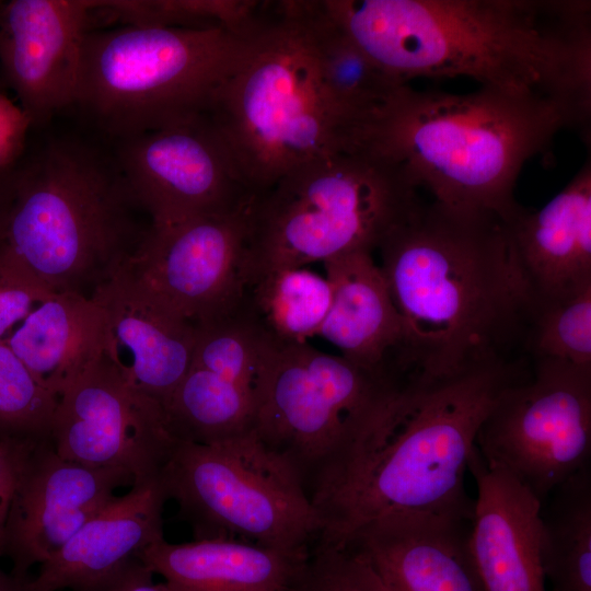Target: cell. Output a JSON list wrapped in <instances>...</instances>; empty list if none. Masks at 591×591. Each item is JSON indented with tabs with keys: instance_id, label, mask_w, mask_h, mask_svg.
Returning a JSON list of instances; mask_svg holds the SVG:
<instances>
[{
	"instance_id": "obj_1",
	"label": "cell",
	"mask_w": 591,
	"mask_h": 591,
	"mask_svg": "<svg viewBox=\"0 0 591 591\" xmlns=\"http://www.w3.org/2000/svg\"><path fill=\"white\" fill-rule=\"evenodd\" d=\"M414 379L529 358L533 299L499 215L421 201L378 247Z\"/></svg>"
},
{
	"instance_id": "obj_2",
	"label": "cell",
	"mask_w": 591,
	"mask_h": 591,
	"mask_svg": "<svg viewBox=\"0 0 591 591\" xmlns=\"http://www.w3.org/2000/svg\"><path fill=\"white\" fill-rule=\"evenodd\" d=\"M381 67L569 103L591 114V5L580 0H324Z\"/></svg>"
},
{
	"instance_id": "obj_3",
	"label": "cell",
	"mask_w": 591,
	"mask_h": 591,
	"mask_svg": "<svg viewBox=\"0 0 591 591\" xmlns=\"http://www.w3.org/2000/svg\"><path fill=\"white\" fill-rule=\"evenodd\" d=\"M531 361L454 378L412 380L391 398L313 498L320 543L343 544L360 526L391 515L473 517L465 474L480 424Z\"/></svg>"
},
{
	"instance_id": "obj_4",
	"label": "cell",
	"mask_w": 591,
	"mask_h": 591,
	"mask_svg": "<svg viewBox=\"0 0 591 591\" xmlns=\"http://www.w3.org/2000/svg\"><path fill=\"white\" fill-rule=\"evenodd\" d=\"M570 127L589 139L590 114L559 100L404 84L352 129L350 142L401 166L433 200L508 222L524 208L514 197L523 165Z\"/></svg>"
},
{
	"instance_id": "obj_5",
	"label": "cell",
	"mask_w": 591,
	"mask_h": 591,
	"mask_svg": "<svg viewBox=\"0 0 591 591\" xmlns=\"http://www.w3.org/2000/svg\"><path fill=\"white\" fill-rule=\"evenodd\" d=\"M140 213L100 153L53 141L5 185L0 251L49 293L91 299L135 254L151 224Z\"/></svg>"
},
{
	"instance_id": "obj_6",
	"label": "cell",
	"mask_w": 591,
	"mask_h": 591,
	"mask_svg": "<svg viewBox=\"0 0 591 591\" xmlns=\"http://www.w3.org/2000/svg\"><path fill=\"white\" fill-rule=\"evenodd\" d=\"M252 196L346 149L320 85L304 1L260 2L248 49L206 116Z\"/></svg>"
},
{
	"instance_id": "obj_7",
	"label": "cell",
	"mask_w": 591,
	"mask_h": 591,
	"mask_svg": "<svg viewBox=\"0 0 591 591\" xmlns=\"http://www.w3.org/2000/svg\"><path fill=\"white\" fill-rule=\"evenodd\" d=\"M256 24L89 30L73 105L120 140L205 118L245 56Z\"/></svg>"
},
{
	"instance_id": "obj_8",
	"label": "cell",
	"mask_w": 591,
	"mask_h": 591,
	"mask_svg": "<svg viewBox=\"0 0 591 591\" xmlns=\"http://www.w3.org/2000/svg\"><path fill=\"white\" fill-rule=\"evenodd\" d=\"M420 202L401 166L359 146L303 164L251 201L248 282L278 268L372 253Z\"/></svg>"
},
{
	"instance_id": "obj_9",
	"label": "cell",
	"mask_w": 591,
	"mask_h": 591,
	"mask_svg": "<svg viewBox=\"0 0 591 591\" xmlns=\"http://www.w3.org/2000/svg\"><path fill=\"white\" fill-rule=\"evenodd\" d=\"M404 384L308 343L271 345L253 391L252 430L313 502Z\"/></svg>"
},
{
	"instance_id": "obj_10",
	"label": "cell",
	"mask_w": 591,
	"mask_h": 591,
	"mask_svg": "<svg viewBox=\"0 0 591 591\" xmlns=\"http://www.w3.org/2000/svg\"><path fill=\"white\" fill-rule=\"evenodd\" d=\"M159 476L196 540L308 552L322 532L297 473L253 431L209 445L177 441Z\"/></svg>"
},
{
	"instance_id": "obj_11",
	"label": "cell",
	"mask_w": 591,
	"mask_h": 591,
	"mask_svg": "<svg viewBox=\"0 0 591 591\" xmlns=\"http://www.w3.org/2000/svg\"><path fill=\"white\" fill-rule=\"evenodd\" d=\"M475 445L542 502L591 455V369L531 360L480 424Z\"/></svg>"
},
{
	"instance_id": "obj_12",
	"label": "cell",
	"mask_w": 591,
	"mask_h": 591,
	"mask_svg": "<svg viewBox=\"0 0 591 591\" xmlns=\"http://www.w3.org/2000/svg\"><path fill=\"white\" fill-rule=\"evenodd\" d=\"M251 201L227 213L150 224L123 269L194 326L230 315L248 283Z\"/></svg>"
},
{
	"instance_id": "obj_13",
	"label": "cell",
	"mask_w": 591,
	"mask_h": 591,
	"mask_svg": "<svg viewBox=\"0 0 591 591\" xmlns=\"http://www.w3.org/2000/svg\"><path fill=\"white\" fill-rule=\"evenodd\" d=\"M50 440L61 457L124 472L134 484L158 477L177 442L163 407L103 351L58 398Z\"/></svg>"
},
{
	"instance_id": "obj_14",
	"label": "cell",
	"mask_w": 591,
	"mask_h": 591,
	"mask_svg": "<svg viewBox=\"0 0 591 591\" xmlns=\"http://www.w3.org/2000/svg\"><path fill=\"white\" fill-rule=\"evenodd\" d=\"M120 141L118 170L151 224L231 212L254 197L206 117Z\"/></svg>"
},
{
	"instance_id": "obj_15",
	"label": "cell",
	"mask_w": 591,
	"mask_h": 591,
	"mask_svg": "<svg viewBox=\"0 0 591 591\" xmlns=\"http://www.w3.org/2000/svg\"><path fill=\"white\" fill-rule=\"evenodd\" d=\"M126 485L134 480L124 472L61 457L50 436L25 438L4 542L12 571L28 576L30 568L54 556Z\"/></svg>"
},
{
	"instance_id": "obj_16",
	"label": "cell",
	"mask_w": 591,
	"mask_h": 591,
	"mask_svg": "<svg viewBox=\"0 0 591 591\" xmlns=\"http://www.w3.org/2000/svg\"><path fill=\"white\" fill-rule=\"evenodd\" d=\"M95 1L12 0L0 10V62L33 124L73 105Z\"/></svg>"
},
{
	"instance_id": "obj_17",
	"label": "cell",
	"mask_w": 591,
	"mask_h": 591,
	"mask_svg": "<svg viewBox=\"0 0 591 591\" xmlns=\"http://www.w3.org/2000/svg\"><path fill=\"white\" fill-rule=\"evenodd\" d=\"M103 318V354L139 392L164 409L192 366L195 326L126 269L91 298Z\"/></svg>"
},
{
	"instance_id": "obj_18",
	"label": "cell",
	"mask_w": 591,
	"mask_h": 591,
	"mask_svg": "<svg viewBox=\"0 0 591 591\" xmlns=\"http://www.w3.org/2000/svg\"><path fill=\"white\" fill-rule=\"evenodd\" d=\"M472 518L391 515L360 526L344 543L366 555L390 591H485L470 546Z\"/></svg>"
},
{
	"instance_id": "obj_19",
	"label": "cell",
	"mask_w": 591,
	"mask_h": 591,
	"mask_svg": "<svg viewBox=\"0 0 591 591\" xmlns=\"http://www.w3.org/2000/svg\"><path fill=\"white\" fill-rule=\"evenodd\" d=\"M468 471L477 486L470 546L485 591H546L542 501L476 445Z\"/></svg>"
},
{
	"instance_id": "obj_20",
	"label": "cell",
	"mask_w": 591,
	"mask_h": 591,
	"mask_svg": "<svg viewBox=\"0 0 591 591\" xmlns=\"http://www.w3.org/2000/svg\"><path fill=\"white\" fill-rule=\"evenodd\" d=\"M323 265L332 303L318 336L374 374L412 380L404 322L372 253L356 251Z\"/></svg>"
},
{
	"instance_id": "obj_21",
	"label": "cell",
	"mask_w": 591,
	"mask_h": 591,
	"mask_svg": "<svg viewBox=\"0 0 591 591\" xmlns=\"http://www.w3.org/2000/svg\"><path fill=\"white\" fill-rule=\"evenodd\" d=\"M533 301L591 285V163L543 208L507 222Z\"/></svg>"
},
{
	"instance_id": "obj_22",
	"label": "cell",
	"mask_w": 591,
	"mask_h": 591,
	"mask_svg": "<svg viewBox=\"0 0 591 591\" xmlns=\"http://www.w3.org/2000/svg\"><path fill=\"white\" fill-rule=\"evenodd\" d=\"M160 476L111 499L32 578L35 591H71L116 570L164 537Z\"/></svg>"
},
{
	"instance_id": "obj_23",
	"label": "cell",
	"mask_w": 591,
	"mask_h": 591,
	"mask_svg": "<svg viewBox=\"0 0 591 591\" xmlns=\"http://www.w3.org/2000/svg\"><path fill=\"white\" fill-rule=\"evenodd\" d=\"M309 551L230 538L172 544L162 537L138 558L174 591H289Z\"/></svg>"
},
{
	"instance_id": "obj_24",
	"label": "cell",
	"mask_w": 591,
	"mask_h": 591,
	"mask_svg": "<svg viewBox=\"0 0 591 591\" xmlns=\"http://www.w3.org/2000/svg\"><path fill=\"white\" fill-rule=\"evenodd\" d=\"M5 344L59 398L103 351L101 310L92 299L55 294L23 320Z\"/></svg>"
},
{
	"instance_id": "obj_25",
	"label": "cell",
	"mask_w": 591,
	"mask_h": 591,
	"mask_svg": "<svg viewBox=\"0 0 591 591\" xmlns=\"http://www.w3.org/2000/svg\"><path fill=\"white\" fill-rule=\"evenodd\" d=\"M304 18L322 92L349 137L402 85L329 15L323 1H304Z\"/></svg>"
},
{
	"instance_id": "obj_26",
	"label": "cell",
	"mask_w": 591,
	"mask_h": 591,
	"mask_svg": "<svg viewBox=\"0 0 591 591\" xmlns=\"http://www.w3.org/2000/svg\"><path fill=\"white\" fill-rule=\"evenodd\" d=\"M331 303L326 277L304 267H286L252 279L240 309L270 344L296 345L318 335Z\"/></svg>"
},
{
	"instance_id": "obj_27",
	"label": "cell",
	"mask_w": 591,
	"mask_h": 591,
	"mask_svg": "<svg viewBox=\"0 0 591 591\" xmlns=\"http://www.w3.org/2000/svg\"><path fill=\"white\" fill-rule=\"evenodd\" d=\"M164 413L176 441L209 445L253 431L252 392L197 367L178 383Z\"/></svg>"
},
{
	"instance_id": "obj_28",
	"label": "cell",
	"mask_w": 591,
	"mask_h": 591,
	"mask_svg": "<svg viewBox=\"0 0 591 591\" xmlns=\"http://www.w3.org/2000/svg\"><path fill=\"white\" fill-rule=\"evenodd\" d=\"M542 509V564L554 591H591V473L570 476Z\"/></svg>"
},
{
	"instance_id": "obj_29",
	"label": "cell",
	"mask_w": 591,
	"mask_h": 591,
	"mask_svg": "<svg viewBox=\"0 0 591 591\" xmlns=\"http://www.w3.org/2000/svg\"><path fill=\"white\" fill-rule=\"evenodd\" d=\"M525 354L591 369V285L533 301Z\"/></svg>"
},
{
	"instance_id": "obj_30",
	"label": "cell",
	"mask_w": 591,
	"mask_h": 591,
	"mask_svg": "<svg viewBox=\"0 0 591 591\" xmlns=\"http://www.w3.org/2000/svg\"><path fill=\"white\" fill-rule=\"evenodd\" d=\"M271 344L239 308L195 326L190 367L201 368L254 391Z\"/></svg>"
},
{
	"instance_id": "obj_31",
	"label": "cell",
	"mask_w": 591,
	"mask_h": 591,
	"mask_svg": "<svg viewBox=\"0 0 591 591\" xmlns=\"http://www.w3.org/2000/svg\"><path fill=\"white\" fill-rule=\"evenodd\" d=\"M246 0L99 1L97 11L137 27L237 30L250 15Z\"/></svg>"
},
{
	"instance_id": "obj_32",
	"label": "cell",
	"mask_w": 591,
	"mask_h": 591,
	"mask_svg": "<svg viewBox=\"0 0 591 591\" xmlns=\"http://www.w3.org/2000/svg\"><path fill=\"white\" fill-rule=\"evenodd\" d=\"M57 403L58 398L36 381L12 349L0 343V433L49 437Z\"/></svg>"
},
{
	"instance_id": "obj_33",
	"label": "cell",
	"mask_w": 591,
	"mask_h": 591,
	"mask_svg": "<svg viewBox=\"0 0 591 591\" xmlns=\"http://www.w3.org/2000/svg\"><path fill=\"white\" fill-rule=\"evenodd\" d=\"M289 591H390L352 543L315 542Z\"/></svg>"
},
{
	"instance_id": "obj_34",
	"label": "cell",
	"mask_w": 591,
	"mask_h": 591,
	"mask_svg": "<svg viewBox=\"0 0 591 591\" xmlns=\"http://www.w3.org/2000/svg\"><path fill=\"white\" fill-rule=\"evenodd\" d=\"M53 296L0 251V343H5L31 312Z\"/></svg>"
},
{
	"instance_id": "obj_35",
	"label": "cell",
	"mask_w": 591,
	"mask_h": 591,
	"mask_svg": "<svg viewBox=\"0 0 591 591\" xmlns=\"http://www.w3.org/2000/svg\"><path fill=\"white\" fill-rule=\"evenodd\" d=\"M154 576L136 557L111 573L73 591H174L164 581L157 582Z\"/></svg>"
},
{
	"instance_id": "obj_36",
	"label": "cell",
	"mask_w": 591,
	"mask_h": 591,
	"mask_svg": "<svg viewBox=\"0 0 591 591\" xmlns=\"http://www.w3.org/2000/svg\"><path fill=\"white\" fill-rule=\"evenodd\" d=\"M31 125L28 114L0 93V170L20 157Z\"/></svg>"
},
{
	"instance_id": "obj_37",
	"label": "cell",
	"mask_w": 591,
	"mask_h": 591,
	"mask_svg": "<svg viewBox=\"0 0 591 591\" xmlns=\"http://www.w3.org/2000/svg\"><path fill=\"white\" fill-rule=\"evenodd\" d=\"M24 439L0 437V556L4 555L7 524L15 487L21 445Z\"/></svg>"
},
{
	"instance_id": "obj_38",
	"label": "cell",
	"mask_w": 591,
	"mask_h": 591,
	"mask_svg": "<svg viewBox=\"0 0 591 591\" xmlns=\"http://www.w3.org/2000/svg\"><path fill=\"white\" fill-rule=\"evenodd\" d=\"M0 591H35L32 587V578L21 576L13 571L5 572L0 569Z\"/></svg>"
},
{
	"instance_id": "obj_39",
	"label": "cell",
	"mask_w": 591,
	"mask_h": 591,
	"mask_svg": "<svg viewBox=\"0 0 591 591\" xmlns=\"http://www.w3.org/2000/svg\"><path fill=\"white\" fill-rule=\"evenodd\" d=\"M5 185L0 181V208L4 198Z\"/></svg>"
},
{
	"instance_id": "obj_40",
	"label": "cell",
	"mask_w": 591,
	"mask_h": 591,
	"mask_svg": "<svg viewBox=\"0 0 591 591\" xmlns=\"http://www.w3.org/2000/svg\"><path fill=\"white\" fill-rule=\"evenodd\" d=\"M0 437H3V434L0 433Z\"/></svg>"
}]
</instances>
